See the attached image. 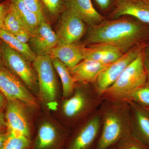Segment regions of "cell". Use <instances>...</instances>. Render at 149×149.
<instances>
[{
  "mask_svg": "<svg viewBox=\"0 0 149 149\" xmlns=\"http://www.w3.org/2000/svg\"><path fill=\"white\" fill-rule=\"evenodd\" d=\"M27 8L38 17L40 22L46 20L45 15L39 0H21Z\"/></svg>",
  "mask_w": 149,
  "mask_h": 149,
  "instance_id": "obj_28",
  "label": "cell"
},
{
  "mask_svg": "<svg viewBox=\"0 0 149 149\" xmlns=\"http://www.w3.org/2000/svg\"><path fill=\"white\" fill-rule=\"evenodd\" d=\"M14 7L24 29L32 36L37 31L40 21L37 15L27 8L21 0H10Z\"/></svg>",
  "mask_w": 149,
  "mask_h": 149,
  "instance_id": "obj_20",
  "label": "cell"
},
{
  "mask_svg": "<svg viewBox=\"0 0 149 149\" xmlns=\"http://www.w3.org/2000/svg\"><path fill=\"white\" fill-rule=\"evenodd\" d=\"M29 41L31 49L36 56H50L53 49L57 45V35L47 20H43Z\"/></svg>",
  "mask_w": 149,
  "mask_h": 149,
  "instance_id": "obj_14",
  "label": "cell"
},
{
  "mask_svg": "<svg viewBox=\"0 0 149 149\" xmlns=\"http://www.w3.org/2000/svg\"><path fill=\"white\" fill-rule=\"evenodd\" d=\"M51 58L56 72L61 81L62 98H66L71 95L73 93L76 83L70 74L69 68L66 65L57 59Z\"/></svg>",
  "mask_w": 149,
  "mask_h": 149,
  "instance_id": "obj_21",
  "label": "cell"
},
{
  "mask_svg": "<svg viewBox=\"0 0 149 149\" xmlns=\"http://www.w3.org/2000/svg\"><path fill=\"white\" fill-rule=\"evenodd\" d=\"M65 6L89 27L100 24L106 19L95 8L92 0H65Z\"/></svg>",
  "mask_w": 149,
  "mask_h": 149,
  "instance_id": "obj_17",
  "label": "cell"
},
{
  "mask_svg": "<svg viewBox=\"0 0 149 149\" xmlns=\"http://www.w3.org/2000/svg\"><path fill=\"white\" fill-rule=\"evenodd\" d=\"M4 110L0 111V133L7 132L8 127L5 120Z\"/></svg>",
  "mask_w": 149,
  "mask_h": 149,
  "instance_id": "obj_33",
  "label": "cell"
},
{
  "mask_svg": "<svg viewBox=\"0 0 149 149\" xmlns=\"http://www.w3.org/2000/svg\"><path fill=\"white\" fill-rule=\"evenodd\" d=\"M104 100L93 85L76 83L71 95L61 98L54 115L71 130L98 110Z\"/></svg>",
  "mask_w": 149,
  "mask_h": 149,
  "instance_id": "obj_2",
  "label": "cell"
},
{
  "mask_svg": "<svg viewBox=\"0 0 149 149\" xmlns=\"http://www.w3.org/2000/svg\"><path fill=\"white\" fill-rule=\"evenodd\" d=\"M14 36L19 41L25 44H27L32 37L30 33L24 29H22Z\"/></svg>",
  "mask_w": 149,
  "mask_h": 149,
  "instance_id": "obj_32",
  "label": "cell"
},
{
  "mask_svg": "<svg viewBox=\"0 0 149 149\" xmlns=\"http://www.w3.org/2000/svg\"><path fill=\"white\" fill-rule=\"evenodd\" d=\"M7 103V99L0 91V111L4 110L5 109Z\"/></svg>",
  "mask_w": 149,
  "mask_h": 149,
  "instance_id": "obj_34",
  "label": "cell"
},
{
  "mask_svg": "<svg viewBox=\"0 0 149 149\" xmlns=\"http://www.w3.org/2000/svg\"><path fill=\"white\" fill-rule=\"evenodd\" d=\"M0 39L10 47L18 52L30 62H33L37 56L28 44L21 42L13 35L5 30H0Z\"/></svg>",
  "mask_w": 149,
  "mask_h": 149,
  "instance_id": "obj_22",
  "label": "cell"
},
{
  "mask_svg": "<svg viewBox=\"0 0 149 149\" xmlns=\"http://www.w3.org/2000/svg\"><path fill=\"white\" fill-rule=\"evenodd\" d=\"M109 149H116L115 146L114 147H112V148H110Z\"/></svg>",
  "mask_w": 149,
  "mask_h": 149,
  "instance_id": "obj_37",
  "label": "cell"
},
{
  "mask_svg": "<svg viewBox=\"0 0 149 149\" xmlns=\"http://www.w3.org/2000/svg\"><path fill=\"white\" fill-rule=\"evenodd\" d=\"M32 63L38 78V100L42 109L53 113L57 109L62 92L52 58L49 55L38 56Z\"/></svg>",
  "mask_w": 149,
  "mask_h": 149,
  "instance_id": "obj_4",
  "label": "cell"
},
{
  "mask_svg": "<svg viewBox=\"0 0 149 149\" xmlns=\"http://www.w3.org/2000/svg\"><path fill=\"white\" fill-rule=\"evenodd\" d=\"M2 29L14 35H16L22 29H25L16 10L11 3L10 9L4 20Z\"/></svg>",
  "mask_w": 149,
  "mask_h": 149,
  "instance_id": "obj_24",
  "label": "cell"
},
{
  "mask_svg": "<svg viewBox=\"0 0 149 149\" xmlns=\"http://www.w3.org/2000/svg\"><path fill=\"white\" fill-rule=\"evenodd\" d=\"M109 65L91 60L84 59L75 66L68 68L76 83L93 85L100 73Z\"/></svg>",
  "mask_w": 149,
  "mask_h": 149,
  "instance_id": "obj_16",
  "label": "cell"
},
{
  "mask_svg": "<svg viewBox=\"0 0 149 149\" xmlns=\"http://www.w3.org/2000/svg\"><path fill=\"white\" fill-rule=\"evenodd\" d=\"M1 42H0V65H3L2 60V57L1 50Z\"/></svg>",
  "mask_w": 149,
  "mask_h": 149,
  "instance_id": "obj_36",
  "label": "cell"
},
{
  "mask_svg": "<svg viewBox=\"0 0 149 149\" xmlns=\"http://www.w3.org/2000/svg\"><path fill=\"white\" fill-rule=\"evenodd\" d=\"M124 54L119 49L111 45L93 44L85 46L84 58L110 65L117 61Z\"/></svg>",
  "mask_w": 149,
  "mask_h": 149,
  "instance_id": "obj_18",
  "label": "cell"
},
{
  "mask_svg": "<svg viewBox=\"0 0 149 149\" xmlns=\"http://www.w3.org/2000/svg\"><path fill=\"white\" fill-rule=\"evenodd\" d=\"M40 111L33 109L19 100H8L4 110L7 131L21 134L33 140L36 129L35 123Z\"/></svg>",
  "mask_w": 149,
  "mask_h": 149,
  "instance_id": "obj_7",
  "label": "cell"
},
{
  "mask_svg": "<svg viewBox=\"0 0 149 149\" xmlns=\"http://www.w3.org/2000/svg\"><path fill=\"white\" fill-rule=\"evenodd\" d=\"M0 91L8 100H19L37 111L42 109L38 99L4 65H0Z\"/></svg>",
  "mask_w": 149,
  "mask_h": 149,
  "instance_id": "obj_10",
  "label": "cell"
},
{
  "mask_svg": "<svg viewBox=\"0 0 149 149\" xmlns=\"http://www.w3.org/2000/svg\"><path fill=\"white\" fill-rule=\"evenodd\" d=\"M101 128L98 110L70 131L65 149H95Z\"/></svg>",
  "mask_w": 149,
  "mask_h": 149,
  "instance_id": "obj_9",
  "label": "cell"
},
{
  "mask_svg": "<svg viewBox=\"0 0 149 149\" xmlns=\"http://www.w3.org/2000/svg\"><path fill=\"white\" fill-rule=\"evenodd\" d=\"M36 123L31 149H65L71 130L44 109L37 115Z\"/></svg>",
  "mask_w": 149,
  "mask_h": 149,
  "instance_id": "obj_6",
  "label": "cell"
},
{
  "mask_svg": "<svg viewBox=\"0 0 149 149\" xmlns=\"http://www.w3.org/2000/svg\"><path fill=\"white\" fill-rule=\"evenodd\" d=\"M142 55L144 67L149 76V41L145 46L142 52Z\"/></svg>",
  "mask_w": 149,
  "mask_h": 149,
  "instance_id": "obj_31",
  "label": "cell"
},
{
  "mask_svg": "<svg viewBox=\"0 0 149 149\" xmlns=\"http://www.w3.org/2000/svg\"><path fill=\"white\" fill-rule=\"evenodd\" d=\"M85 46L76 44L57 45L50 56L59 60L68 68H72L84 59Z\"/></svg>",
  "mask_w": 149,
  "mask_h": 149,
  "instance_id": "obj_19",
  "label": "cell"
},
{
  "mask_svg": "<svg viewBox=\"0 0 149 149\" xmlns=\"http://www.w3.org/2000/svg\"><path fill=\"white\" fill-rule=\"evenodd\" d=\"M87 25L72 11L65 8L61 15L57 45L76 44L86 34Z\"/></svg>",
  "mask_w": 149,
  "mask_h": 149,
  "instance_id": "obj_12",
  "label": "cell"
},
{
  "mask_svg": "<svg viewBox=\"0 0 149 149\" xmlns=\"http://www.w3.org/2000/svg\"><path fill=\"white\" fill-rule=\"evenodd\" d=\"M147 42L134 46L114 62L110 64L99 75L94 88L101 95L116 81L127 67L142 52Z\"/></svg>",
  "mask_w": 149,
  "mask_h": 149,
  "instance_id": "obj_11",
  "label": "cell"
},
{
  "mask_svg": "<svg viewBox=\"0 0 149 149\" xmlns=\"http://www.w3.org/2000/svg\"><path fill=\"white\" fill-rule=\"evenodd\" d=\"M130 106L131 132L149 147V111L128 101Z\"/></svg>",
  "mask_w": 149,
  "mask_h": 149,
  "instance_id": "obj_15",
  "label": "cell"
},
{
  "mask_svg": "<svg viewBox=\"0 0 149 149\" xmlns=\"http://www.w3.org/2000/svg\"><path fill=\"white\" fill-rule=\"evenodd\" d=\"M148 76L141 52L116 81L102 93V98L113 101H127L134 92L146 84Z\"/></svg>",
  "mask_w": 149,
  "mask_h": 149,
  "instance_id": "obj_5",
  "label": "cell"
},
{
  "mask_svg": "<svg viewBox=\"0 0 149 149\" xmlns=\"http://www.w3.org/2000/svg\"><path fill=\"white\" fill-rule=\"evenodd\" d=\"M128 101L149 111V76L146 84L134 92Z\"/></svg>",
  "mask_w": 149,
  "mask_h": 149,
  "instance_id": "obj_26",
  "label": "cell"
},
{
  "mask_svg": "<svg viewBox=\"0 0 149 149\" xmlns=\"http://www.w3.org/2000/svg\"><path fill=\"white\" fill-rule=\"evenodd\" d=\"M98 111L101 128L95 149H109L131 133L129 103L104 100Z\"/></svg>",
  "mask_w": 149,
  "mask_h": 149,
  "instance_id": "obj_3",
  "label": "cell"
},
{
  "mask_svg": "<svg viewBox=\"0 0 149 149\" xmlns=\"http://www.w3.org/2000/svg\"><path fill=\"white\" fill-rule=\"evenodd\" d=\"M8 135V131L6 133H0V149L2 147L3 144L7 137Z\"/></svg>",
  "mask_w": 149,
  "mask_h": 149,
  "instance_id": "obj_35",
  "label": "cell"
},
{
  "mask_svg": "<svg viewBox=\"0 0 149 149\" xmlns=\"http://www.w3.org/2000/svg\"><path fill=\"white\" fill-rule=\"evenodd\" d=\"M116 0H92L94 2L100 13H103L108 14L114 6Z\"/></svg>",
  "mask_w": 149,
  "mask_h": 149,
  "instance_id": "obj_29",
  "label": "cell"
},
{
  "mask_svg": "<svg viewBox=\"0 0 149 149\" xmlns=\"http://www.w3.org/2000/svg\"><path fill=\"white\" fill-rule=\"evenodd\" d=\"M126 15L149 24V0H116L107 19Z\"/></svg>",
  "mask_w": 149,
  "mask_h": 149,
  "instance_id": "obj_13",
  "label": "cell"
},
{
  "mask_svg": "<svg viewBox=\"0 0 149 149\" xmlns=\"http://www.w3.org/2000/svg\"><path fill=\"white\" fill-rule=\"evenodd\" d=\"M86 45L107 44L123 53L134 46L149 41V24L129 16L106 18L100 24L88 27Z\"/></svg>",
  "mask_w": 149,
  "mask_h": 149,
  "instance_id": "obj_1",
  "label": "cell"
},
{
  "mask_svg": "<svg viewBox=\"0 0 149 149\" xmlns=\"http://www.w3.org/2000/svg\"><path fill=\"white\" fill-rule=\"evenodd\" d=\"M10 0L0 3V30L2 29L4 20L10 9Z\"/></svg>",
  "mask_w": 149,
  "mask_h": 149,
  "instance_id": "obj_30",
  "label": "cell"
},
{
  "mask_svg": "<svg viewBox=\"0 0 149 149\" xmlns=\"http://www.w3.org/2000/svg\"><path fill=\"white\" fill-rule=\"evenodd\" d=\"M1 50L4 65L17 76L38 100V78L31 62L3 41Z\"/></svg>",
  "mask_w": 149,
  "mask_h": 149,
  "instance_id": "obj_8",
  "label": "cell"
},
{
  "mask_svg": "<svg viewBox=\"0 0 149 149\" xmlns=\"http://www.w3.org/2000/svg\"><path fill=\"white\" fill-rule=\"evenodd\" d=\"M44 13L52 17L61 15L65 9V0H39Z\"/></svg>",
  "mask_w": 149,
  "mask_h": 149,
  "instance_id": "obj_25",
  "label": "cell"
},
{
  "mask_svg": "<svg viewBox=\"0 0 149 149\" xmlns=\"http://www.w3.org/2000/svg\"><path fill=\"white\" fill-rule=\"evenodd\" d=\"M8 135L1 149H31L32 140L26 136L8 132Z\"/></svg>",
  "mask_w": 149,
  "mask_h": 149,
  "instance_id": "obj_23",
  "label": "cell"
},
{
  "mask_svg": "<svg viewBox=\"0 0 149 149\" xmlns=\"http://www.w3.org/2000/svg\"><path fill=\"white\" fill-rule=\"evenodd\" d=\"M116 149H149V147L131 132L115 146Z\"/></svg>",
  "mask_w": 149,
  "mask_h": 149,
  "instance_id": "obj_27",
  "label": "cell"
}]
</instances>
